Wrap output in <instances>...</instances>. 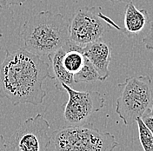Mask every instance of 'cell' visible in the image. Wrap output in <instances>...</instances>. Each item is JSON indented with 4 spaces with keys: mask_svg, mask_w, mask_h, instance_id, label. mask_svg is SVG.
Masks as SVG:
<instances>
[{
    "mask_svg": "<svg viewBox=\"0 0 153 151\" xmlns=\"http://www.w3.org/2000/svg\"><path fill=\"white\" fill-rule=\"evenodd\" d=\"M66 52V48L62 47L56 52L49 55V60L51 61V67L54 72V77L57 80L56 87L59 90L61 84H65L67 85L72 86L75 84L74 82V74L67 71L63 64V57Z\"/></svg>",
    "mask_w": 153,
    "mask_h": 151,
    "instance_id": "cell-10",
    "label": "cell"
},
{
    "mask_svg": "<svg viewBox=\"0 0 153 151\" xmlns=\"http://www.w3.org/2000/svg\"><path fill=\"white\" fill-rule=\"evenodd\" d=\"M0 151H8L7 143L5 142L4 136L0 134Z\"/></svg>",
    "mask_w": 153,
    "mask_h": 151,
    "instance_id": "cell-16",
    "label": "cell"
},
{
    "mask_svg": "<svg viewBox=\"0 0 153 151\" xmlns=\"http://www.w3.org/2000/svg\"><path fill=\"white\" fill-rule=\"evenodd\" d=\"M143 43L147 50H153V21L151 23V27L148 33L143 38Z\"/></svg>",
    "mask_w": 153,
    "mask_h": 151,
    "instance_id": "cell-13",
    "label": "cell"
},
{
    "mask_svg": "<svg viewBox=\"0 0 153 151\" xmlns=\"http://www.w3.org/2000/svg\"><path fill=\"white\" fill-rule=\"evenodd\" d=\"M118 86L120 95L115 110L125 125H131L142 117L150 106L153 94L152 79L148 75L131 76Z\"/></svg>",
    "mask_w": 153,
    "mask_h": 151,
    "instance_id": "cell-4",
    "label": "cell"
},
{
    "mask_svg": "<svg viewBox=\"0 0 153 151\" xmlns=\"http://www.w3.org/2000/svg\"><path fill=\"white\" fill-rule=\"evenodd\" d=\"M53 151H113L118 146L116 137L84 125L68 126L51 135Z\"/></svg>",
    "mask_w": 153,
    "mask_h": 151,
    "instance_id": "cell-3",
    "label": "cell"
},
{
    "mask_svg": "<svg viewBox=\"0 0 153 151\" xmlns=\"http://www.w3.org/2000/svg\"><path fill=\"white\" fill-rule=\"evenodd\" d=\"M97 81L104 82L102 76L98 73L93 64L85 57V62L82 69L74 74V82L78 83H94Z\"/></svg>",
    "mask_w": 153,
    "mask_h": 151,
    "instance_id": "cell-11",
    "label": "cell"
},
{
    "mask_svg": "<svg viewBox=\"0 0 153 151\" xmlns=\"http://www.w3.org/2000/svg\"><path fill=\"white\" fill-rule=\"evenodd\" d=\"M45 79L54 80L50 65L41 57L25 48L14 51L6 50L0 64V86L6 98L13 105L44 103L47 93L43 88Z\"/></svg>",
    "mask_w": 153,
    "mask_h": 151,
    "instance_id": "cell-1",
    "label": "cell"
},
{
    "mask_svg": "<svg viewBox=\"0 0 153 151\" xmlns=\"http://www.w3.org/2000/svg\"><path fill=\"white\" fill-rule=\"evenodd\" d=\"M51 126L42 114L29 117L10 137L8 151H48L51 144Z\"/></svg>",
    "mask_w": 153,
    "mask_h": 151,
    "instance_id": "cell-6",
    "label": "cell"
},
{
    "mask_svg": "<svg viewBox=\"0 0 153 151\" xmlns=\"http://www.w3.org/2000/svg\"><path fill=\"white\" fill-rule=\"evenodd\" d=\"M146 113H148L149 115H152L153 116V104H152L151 107L148 108V110H146Z\"/></svg>",
    "mask_w": 153,
    "mask_h": 151,
    "instance_id": "cell-17",
    "label": "cell"
},
{
    "mask_svg": "<svg viewBox=\"0 0 153 151\" xmlns=\"http://www.w3.org/2000/svg\"><path fill=\"white\" fill-rule=\"evenodd\" d=\"M84 56L93 64L105 81L110 76L109 65L111 59V48L108 43L97 40L88 44L82 49Z\"/></svg>",
    "mask_w": 153,
    "mask_h": 151,
    "instance_id": "cell-8",
    "label": "cell"
},
{
    "mask_svg": "<svg viewBox=\"0 0 153 151\" xmlns=\"http://www.w3.org/2000/svg\"><path fill=\"white\" fill-rule=\"evenodd\" d=\"M149 23L147 10L138 9L131 1L127 3L124 11V32L129 36L141 32Z\"/></svg>",
    "mask_w": 153,
    "mask_h": 151,
    "instance_id": "cell-9",
    "label": "cell"
},
{
    "mask_svg": "<svg viewBox=\"0 0 153 151\" xmlns=\"http://www.w3.org/2000/svg\"><path fill=\"white\" fill-rule=\"evenodd\" d=\"M26 0H0V8L3 10L9 9L11 6H21Z\"/></svg>",
    "mask_w": 153,
    "mask_h": 151,
    "instance_id": "cell-14",
    "label": "cell"
},
{
    "mask_svg": "<svg viewBox=\"0 0 153 151\" xmlns=\"http://www.w3.org/2000/svg\"><path fill=\"white\" fill-rule=\"evenodd\" d=\"M122 30L103 14L99 7H83L76 10L69 23L70 41L79 46L100 40L111 29Z\"/></svg>",
    "mask_w": 153,
    "mask_h": 151,
    "instance_id": "cell-5",
    "label": "cell"
},
{
    "mask_svg": "<svg viewBox=\"0 0 153 151\" xmlns=\"http://www.w3.org/2000/svg\"><path fill=\"white\" fill-rule=\"evenodd\" d=\"M107 1H111V2H117V3H129L131 0H107Z\"/></svg>",
    "mask_w": 153,
    "mask_h": 151,
    "instance_id": "cell-18",
    "label": "cell"
},
{
    "mask_svg": "<svg viewBox=\"0 0 153 151\" xmlns=\"http://www.w3.org/2000/svg\"><path fill=\"white\" fill-rule=\"evenodd\" d=\"M152 66H153V61H152Z\"/></svg>",
    "mask_w": 153,
    "mask_h": 151,
    "instance_id": "cell-19",
    "label": "cell"
},
{
    "mask_svg": "<svg viewBox=\"0 0 153 151\" xmlns=\"http://www.w3.org/2000/svg\"><path fill=\"white\" fill-rule=\"evenodd\" d=\"M136 123L138 128V137L143 151H153V135L145 126L141 117L137 118Z\"/></svg>",
    "mask_w": 153,
    "mask_h": 151,
    "instance_id": "cell-12",
    "label": "cell"
},
{
    "mask_svg": "<svg viewBox=\"0 0 153 151\" xmlns=\"http://www.w3.org/2000/svg\"><path fill=\"white\" fill-rule=\"evenodd\" d=\"M141 118H142V120H143V123L145 124V126L149 129V130L152 133V135H153V116L152 115H149V114L145 112V113L143 114V116H142Z\"/></svg>",
    "mask_w": 153,
    "mask_h": 151,
    "instance_id": "cell-15",
    "label": "cell"
},
{
    "mask_svg": "<svg viewBox=\"0 0 153 151\" xmlns=\"http://www.w3.org/2000/svg\"><path fill=\"white\" fill-rule=\"evenodd\" d=\"M59 90H65L68 94L64 107V117L68 126L84 125L93 114L105 107V97L97 91H78L65 84H61Z\"/></svg>",
    "mask_w": 153,
    "mask_h": 151,
    "instance_id": "cell-7",
    "label": "cell"
},
{
    "mask_svg": "<svg viewBox=\"0 0 153 151\" xmlns=\"http://www.w3.org/2000/svg\"><path fill=\"white\" fill-rule=\"evenodd\" d=\"M19 36L29 52L48 57L70 41L69 23L60 13L43 10L25 21Z\"/></svg>",
    "mask_w": 153,
    "mask_h": 151,
    "instance_id": "cell-2",
    "label": "cell"
}]
</instances>
